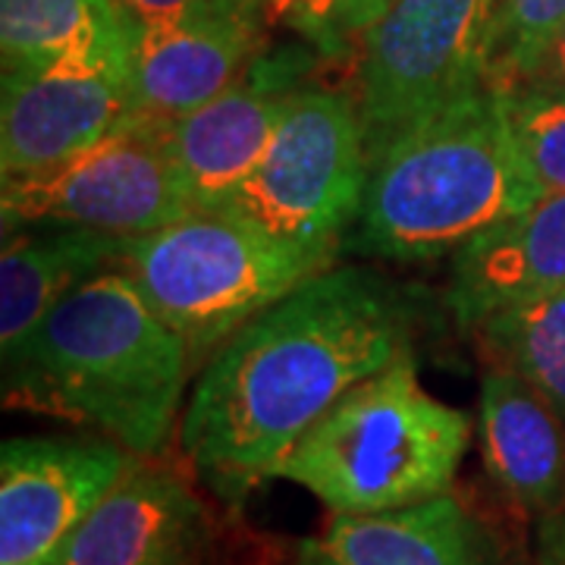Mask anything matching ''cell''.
<instances>
[{"mask_svg":"<svg viewBox=\"0 0 565 565\" xmlns=\"http://www.w3.org/2000/svg\"><path fill=\"white\" fill-rule=\"evenodd\" d=\"M415 308L371 267L337 264L239 327L182 412L185 459L239 509L352 386L412 355Z\"/></svg>","mask_w":565,"mask_h":565,"instance_id":"obj_1","label":"cell"},{"mask_svg":"<svg viewBox=\"0 0 565 565\" xmlns=\"http://www.w3.org/2000/svg\"><path fill=\"white\" fill-rule=\"evenodd\" d=\"M192 352L110 267L47 311L3 355V403L76 422L132 456H154L180 412Z\"/></svg>","mask_w":565,"mask_h":565,"instance_id":"obj_2","label":"cell"},{"mask_svg":"<svg viewBox=\"0 0 565 565\" xmlns=\"http://www.w3.org/2000/svg\"><path fill=\"white\" fill-rule=\"evenodd\" d=\"M537 199L544 189L515 141L503 88L487 82L367 167L352 248L384 262L444 258Z\"/></svg>","mask_w":565,"mask_h":565,"instance_id":"obj_3","label":"cell"},{"mask_svg":"<svg viewBox=\"0 0 565 565\" xmlns=\"http://www.w3.org/2000/svg\"><path fill=\"white\" fill-rule=\"evenodd\" d=\"M468 440V415L430 396L408 355L352 386L274 478L305 487L333 515H377L449 493Z\"/></svg>","mask_w":565,"mask_h":565,"instance_id":"obj_4","label":"cell"},{"mask_svg":"<svg viewBox=\"0 0 565 565\" xmlns=\"http://www.w3.org/2000/svg\"><path fill=\"white\" fill-rule=\"evenodd\" d=\"M340 248V239L299 243L236 214L189 211L132 239L117 267L199 362L302 282L337 267Z\"/></svg>","mask_w":565,"mask_h":565,"instance_id":"obj_5","label":"cell"},{"mask_svg":"<svg viewBox=\"0 0 565 565\" xmlns=\"http://www.w3.org/2000/svg\"><path fill=\"white\" fill-rule=\"evenodd\" d=\"M500 0H396L362 35L367 167L446 104L490 82Z\"/></svg>","mask_w":565,"mask_h":565,"instance_id":"obj_6","label":"cell"},{"mask_svg":"<svg viewBox=\"0 0 565 565\" xmlns=\"http://www.w3.org/2000/svg\"><path fill=\"white\" fill-rule=\"evenodd\" d=\"M364 185L367 151L359 98L296 88L264 161L211 211L245 217L286 239L333 243L359 221Z\"/></svg>","mask_w":565,"mask_h":565,"instance_id":"obj_7","label":"cell"},{"mask_svg":"<svg viewBox=\"0 0 565 565\" xmlns=\"http://www.w3.org/2000/svg\"><path fill=\"white\" fill-rule=\"evenodd\" d=\"M0 211L3 233L82 226L139 239L195 207L170 148V122L136 117L51 173L3 182Z\"/></svg>","mask_w":565,"mask_h":565,"instance_id":"obj_8","label":"cell"},{"mask_svg":"<svg viewBox=\"0 0 565 565\" xmlns=\"http://www.w3.org/2000/svg\"><path fill=\"white\" fill-rule=\"evenodd\" d=\"M141 117L132 63H61L7 73L0 92V177L51 173Z\"/></svg>","mask_w":565,"mask_h":565,"instance_id":"obj_9","label":"cell"},{"mask_svg":"<svg viewBox=\"0 0 565 565\" xmlns=\"http://www.w3.org/2000/svg\"><path fill=\"white\" fill-rule=\"evenodd\" d=\"M132 462L104 440L20 437L0 449V565H51Z\"/></svg>","mask_w":565,"mask_h":565,"instance_id":"obj_10","label":"cell"},{"mask_svg":"<svg viewBox=\"0 0 565 565\" xmlns=\"http://www.w3.org/2000/svg\"><path fill=\"white\" fill-rule=\"evenodd\" d=\"M211 515L177 471L129 462L51 565H204Z\"/></svg>","mask_w":565,"mask_h":565,"instance_id":"obj_11","label":"cell"},{"mask_svg":"<svg viewBox=\"0 0 565 565\" xmlns=\"http://www.w3.org/2000/svg\"><path fill=\"white\" fill-rule=\"evenodd\" d=\"M292 92V66L258 57L214 102L170 122V148L195 211L217 207L255 173L274 145Z\"/></svg>","mask_w":565,"mask_h":565,"instance_id":"obj_12","label":"cell"},{"mask_svg":"<svg viewBox=\"0 0 565 565\" xmlns=\"http://www.w3.org/2000/svg\"><path fill=\"white\" fill-rule=\"evenodd\" d=\"M264 25L211 13L136 32L132 95L141 117L177 122L243 79L262 57Z\"/></svg>","mask_w":565,"mask_h":565,"instance_id":"obj_13","label":"cell"},{"mask_svg":"<svg viewBox=\"0 0 565 565\" xmlns=\"http://www.w3.org/2000/svg\"><path fill=\"white\" fill-rule=\"evenodd\" d=\"M556 289H565V195H544L452 255L446 302L471 330L500 308Z\"/></svg>","mask_w":565,"mask_h":565,"instance_id":"obj_14","label":"cell"},{"mask_svg":"<svg viewBox=\"0 0 565 565\" xmlns=\"http://www.w3.org/2000/svg\"><path fill=\"white\" fill-rule=\"evenodd\" d=\"M478 434L487 475L512 503L541 519L565 509V422L519 374L487 371Z\"/></svg>","mask_w":565,"mask_h":565,"instance_id":"obj_15","label":"cell"},{"mask_svg":"<svg viewBox=\"0 0 565 565\" xmlns=\"http://www.w3.org/2000/svg\"><path fill=\"white\" fill-rule=\"evenodd\" d=\"M132 239L82 226H25L3 233L0 349L17 352L47 311L95 274L117 267Z\"/></svg>","mask_w":565,"mask_h":565,"instance_id":"obj_16","label":"cell"},{"mask_svg":"<svg viewBox=\"0 0 565 565\" xmlns=\"http://www.w3.org/2000/svg\"><path fill=\"white\" fill-rule=\"evenodd\" d=\"M305 546L321 565H490L481 527L452 493L377 515H333Z\"/></svg>","mask_w":565,"mask_h":565,"instance_id":"obj_17","label":"cell"},{"mask_svg":"<svg viewBox=\"0 0 565 565\" xmlns=\"http://www.w3.org/2000/svg\"><path fill=\"white\" fill-rule=\"evenodd\" d=\"M136 25L117 0H0L7 73L61 63H132Z\"/></svg>","mask_w":565,"mask_h":565,"instance_id":"obj_18","label":"cell"},{"mask_svg":"<svg viewBox=\"0 0 565 565\" xmlns=\"http://www.w3.org/2000/svg\"><path fill=\"white\" fill-rule=\"evenodd\" d=\"M471 333L490 364L519 374L565 422V289L500 308Z\"/></svg>","mask_w":565,"mask_h":565,"instance_id":"obj_19","label":"cell"},{"mask_svg":"<svg viewBox=\"0 0 565 565\" xmlns=\"http://www.w3.org/2000/svg\"><path fill=\"white\" fill-rule=\"evenodd\" d=\"M500 88V85H497ZM515 141L544 195H565V98L534 88H503Z\"/></svg>","mask_w":565,"mask_h":565,"instance_id":"obj_20","label":"cell"},{"mask_svg":"<svg viewBox=\"0 0 565 565\" xmlns=\"http://www.w3.org/2000/svg\"><path fill=\"white\" fill-rule=\"evenodd\" d=\"M563 22L565 0H500L490 82L505 88L522 79Z\"/></svg>","mask_w":565,"mask_h":565,"instance_id":"obj_21","label":"cell"},{"mask_svg":"<svg viewBox=\"0 0 565 565\" xmlns=\"http://www.w3.org/2000/svg\"><path fill=\"white\" fill-rule=\"evenodd\" d=\"M270 17L292 25L323 54H343L355 39V0H274Z\"/></svg>","mask_w":565,"mask_h":565,"instance_id":"obj_22","label":"cell"},{"mask_svg":"<svg viewBox=\"0 0 565 565\" xmlns=\"http://www.w3.org/2000/svg\"><path fill=\"white\" fill-rule=\"evenodd\" d=\"M120 10L141 29H158V25H173V22L199 20V17H211V13H223L217 10L214 0H117ZM230 17V13H226Z\"/></svg>","mask_w":565,"mask_h":565,"instance_id":"obj_23","label":"cell"},{"mask_svg":"<svg viewBox=\"0 0 565 565\" xmlns=\"http://www.w3.org/2000/svg\"><path fill=\"white\" fill-rule=\"evenodd\" d=\"M512 85L565 98V22L556 29V35L546 41L544 51L534 57V63L527 66L525 76L519 82H512ZM512 85H505V88H512Z\"/></svg>","mask_w":565,"mask_h":565,"instance_id":"obj_24","label":"cell"},{"mask_svg":"<svg viewBox=\"0 0 565 565\" xmlns=\"http://www.w3.org/2000/svg\"><path fill=\"white\" fill-rule=\"evenodd\" d=\"M541 522V565H565V509Z\"/></svg>","mask_w":565,"mask_h":565,"instance_id":"obj_25","label":"cell"},{"mask_svg":"<svg viewBox=\"0 0 565 565\" xmlns=\"http://www.w3.org/2000/svg\"><path fill=\"white\" fill-rule=\"evenodd\" d=\"M214 3L223 13L258 22V25H264V20H270V10H274V0H214Z\"/></svg>","mask_w":565,"mask_h":565,"instance_id":"obj_26","label":"cell"},{"mask_svg":"<svg viewBox=\"0 0 565 565\" xmlns=\"http://www.w3.org/2000/svg\"><path fill=\"white\" fill-rule=\"evenodd\" d=\"M396 0H355V35L362 39L374 22L384 17Z\"/></svg>","mask_w":565,"mask_h":565,"instance_id":"obj_27","label":"cell"},{"mask_svg":"<svg viewBox=\"0 0 565 565\" xmlns=\"http://www.w3.org/2000/svg\"><path fill=\"white\" fill-rule=\"evenodd\" d=\"M292 565H321V563H318V556H315V553H311V550L302 544V550H299V559H296Z\"/></svg>","mask_w":565,"mask_h":565,"instance_id":"obj_28","label":"cell"}]
</instances>
